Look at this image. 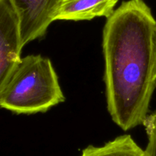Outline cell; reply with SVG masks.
<instances>
[{
	"label": "cell",
	"mask_w": 156,
	"mask_h": 156,
	"mask_svg": "<svg viewBox=\"0 0 156 156\" xmlns=\"http://www.w3.org/2000/svg\"><path fill=\"white\" fill-rule=\"evenodd\" d=\"M19 21L23 46L43 38L55 21L62 0H9Z\"/></svg>",
	"instance_id": "4"
},
{
	"label": "cell",
	"mask_w": 156,
	"mask_h": 156,
	"mask_svg": "<svg viewBox=\"0 0 156 156\" xmlns=\"http://www.w3.org/2000/svg\"><path fill=\"white\" fill-rule=\"evenodd\" d=\"M65 96L52 62L42 55L21 58L0 97V108L15 114L45 113Z\"/></svg>",
	"instance_id": "2"
},
{
	"label": "cell",
	"mask_w": 156,
	"mask_h": 156,
	"mask_svg": "<svg viewBox=\"0 0 156 156\" xmlns=\"http://www.w3.org/2000/svg\"><path fill=\"white\" fill-rule=\"evenodd\" d=\"M118 0H62L55 21H84L97 17L109 18Z\"/></svg>",
	"instance_id": "5"
},
{
	"label": "cell",
	"mask_w": 156,
	"mask_h": 156,
	"mask_svg": "<svg viewBox=\"0 0 156 156\" xmlns=\"http://www.w3.org/2000/svg\"><path fill=\"white\" fill-rule=\"evenodd\" d=\"M19 21L9 0H0V97L21 61Z\"/></svg>",
	"instance_id": "3"
},
{
	"label": "cell",
	"mask_w": 156,
	"mask_h": 156,
	"mask_svg": "<svg viewBox=\"0 0 156 156\" xmlns=\"http://www.w3.org/2000/svg\"><path fill=\"white\" fill-rule=\"evenodd\" d=\"M143 125L148 136V145L145 150L146 156H156V111L148 115Z\"/></svg>",
	"instance_id": "7"
},
{
	"label": "cell",
	"mask_w": 156,
	"mask_h": 156,
	"mask_svg": "<svg viewBox=\"0 0 156 156\" xmlns=\"http://www.w3.org/2000/svg\"><path fill=\"white\" fill-rule=\"evenodd\" d=\"M155 78H156V32L155 35Z\"/></svg>",
	"instance_id": "8"
},
{
	"label": "cell",
	"mask_w": 156,
	"mask_h": 156,
	"mask_svg": "<svg viewBox=\"0 0 156 156\" xmlns=\"http://www.w3.org/2000/svg\"><path fill=\"white\" fill-rule=\"evenodd\" d=\"M156 20L143 0L125 1L103 29L108 110L124 131L143 125L156 88Z\"/></svg>",
	"instance_id": "1"
},
{
	"label": "cell",
	"mask_w": 156,
	"mask_h": 156,
	"mask_svg": "<svg viewBox=\"0 0 156 156\" xmlns=\"http://www.w3.org/2000/svg\"><path fill=\"white\" fill-rule=\"evenodd\" d=\"M81 156H146V153L131 136L123 135L103 146L89 145L82 151Z\"/></svg>",
	"instance_id": "6"
}]
</instances>
